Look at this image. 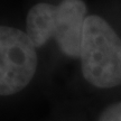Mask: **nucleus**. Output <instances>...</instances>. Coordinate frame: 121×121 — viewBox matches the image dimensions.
Wrapping results in <instances>:
<instances>
[{"label":"nucleus","mask_w":121,"mask_h":121,"mask_svg":"<svg viewBox=\"0 0 121 121\" xmlns=\"http://www.w3.org/2000/svg\"><path fill=\"white\" fill-rule=\"evenodd\" d=\"M80 58L83 76L91 85L110 89L121 84V38L102 17L85 18Z\"/></svg>","instance_id":"f257e3e1"},{"label":"nucleus","mask_w":121,"mask_h":121,"mask_svg":"<svg viewBox=\"0 0 121 121\" xmlns=\"http://www.w3.org/2000/svg\"><path fill=\"white\" fill-rule=\"evenodd\" d=\"M98 121H121V101L107 107L98 118Z\"/></svg>","instance_id":"39448f33"},{"label":"nucleus","mask_w":121,"mask_h":121,"mask_svg":"<svg viewBox=\"0 0 121 121\" xmlns=\"http://www.w3.org/2000/svg\"><path fill=\"white\" fill-rule=\"evenodd\" d=\"M56 24V6L39 2L29 9L26 18V34L36 48L54 38Z\"/></svg>","instance_id":"20e7f679"},{"label":"nucleus","mask_w":121,"mask_h":121,"mask_svg":"<svg viewBox=\"0 0 121 121\" xmlns=\"http://www.w3.org/2000/svg\"><path fill=\"white\" fill-rule=\"evenodd\" d=\"M38 57L28 35L9 26H0V95H13L33 80Z\"/></svg>","instance_id":"f03ea898"},{"label":"nucleus","mask_w":121,"mask_h":121,"mask_svg":"<svg viewBox=\"0 0 121 121\" xmlns=\"http://www.w3.org/2000/svg\"><path fill=\"white\" fill-rule=\"evenodd\" d=\"M86 13V4L82 0H62L56 6L54 39L69 57H80Z\"/></svg>","instance_id":"7ed1b4c3"}]
</instances>
